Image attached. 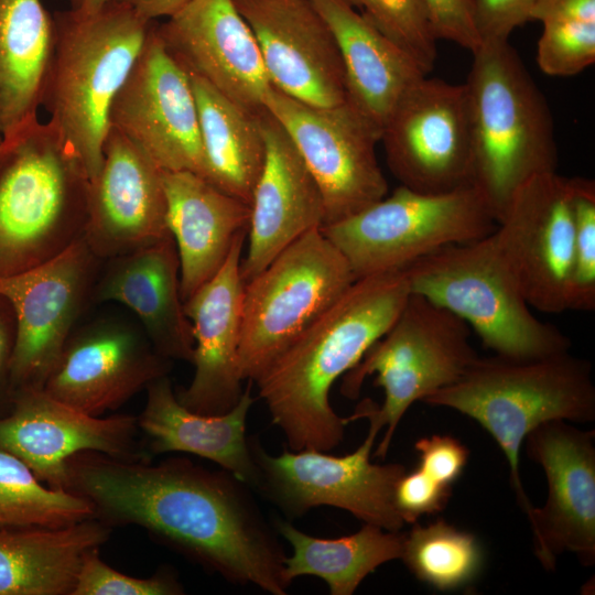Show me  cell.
<instances>
[{"label":"cell","mask_w":595,"mask_h":595,"mask_svg":"<svg viewBox=\"0 0 595 595\" xmlns=\"http://www.w3.org/2000/svg\"><path fill=\"white\" fill-rule=\"evenodd\" d=\"M64 488L85 497L107 524L142 527L230 583L288 593L286 554L273 522L253 489L223 468L82 452L66 463Z\"/></svg>","instance_id":"6da1fadb"},{"label":"cell","mask_w":595,"mask_h":595,"mask_svg":"<svg viewBox=\"0 0 595 595\" xmlns=\"http://www.w3.org/2000/svg\"><path fill=\"white\" fill-rule=\"evenodd\" d=\"M410 289L404 269L356 279L255 382L289 450L328 452L345 418L331 405L334 382L393 324Z\"/></svg>","instance_id":"7a4b0ae2"},{"label":"cell","mask_w":595,"mask_h":595,"mask_svg":"<svg viewBox=\"0 0 595 595\" xmlns=\"http://www.w3.org/2000/svg\"><path fill=\"white\" fill-rule=\"evenodd\" d=\"M89 176L52 122L37 118L0 140V279L83 238Z\"/></svg>","instance_id":"3957f363"},{"label":"cell","mask_w":595,"mask_h":595,"mask_svg":"<svg viewBox=\"0 0 595 595\" xmlns=\"http://www.w3.org/2000/svg\"><path fill=\"white\" fill-rule=\"evenodd\" d=\"M53 18L54 48L42 106L91 180L102 163L112 101L154 21L115 0L91 13L68 9Z\"/></svg>","instance_id":"277c9868"},{"label":"cell","mask_w":595,"mask_h":595,"mask_svg":"<svg viewBox=\"0 0 595 595\" xmlns=\"http://www.w3.org/2000/svg\"><path fill=\"white\" fill-rule=\"evenodd\" d=\"M588 360L567 351L517 359L478 357L464 375L423 402L454 409L477 421L497 442L509 464L517 501L529 517L519 453L527 435L551 420H595V385Z\"/></svg>","instance_id":"5b68a950"},{"label":"cell","mask_w":595,"mask_h":595,"mask_svg":"<svg viewBox=\"0 0 595 595\" xmlns=\"http://www.w3.org/2000/svg\"><path fill=\"white\" fill-rule=\"evenodd\" d=\"M464 83L470 115L473 186L497 221L530 177L556 171L548 102L509 42H484Z\"/></svg>","instance_id":"8992f818"},{"label":"cell","mask_w":595,"mask_h":595,"mask_svg":"<svg viewBox=\"0 0 595 595\" xmlns=\"http://www.w3.org/2000/svg\"><path fill=\"white\" fill-rule=\"evenodd\" d=\"M494 231L409 264L410 292L462 318L495 355L528 359L567 351L571 339L533 314Z\"/></svg>","instance_id":"52a82bcc"},{"label":"cell","mask_w":595,"mask_h":595,"mask_svg":"<svg viewBox=\"0 0 595 595\" xmlns=\"http://www.w3.org/2000/svg\"><path fill=\"white\" fill-rule=\"evenodd\" d=\"M469 326L426 298L411 293L398 317L359 363L343 376L340 393L356 399L368 376L383 389L378 405L363 400L346 424L368 419L386 428L375 456L383 458L400 420L415 401L458 380L479 357L470 343Z\"/></svg>","instance_id":"ba28073f"},{"label":"cell","mask_w":595,"mask_h":595,"mask_svg":"<svg viewBox=\"0 0 595 595\" xmlns=\"http://www.w3.org/2000/svg\"><path fill=\"white\" fill-rule=\"evenodd\" d=\"M497 224L474 186L428 194L399 185L389 196L321 230L358 279L404 269L448 245L478 240Z\"/></svg>","instance_id":"9c48e42d"},{"label":"cell","mask_w":595,"mask_h":595,"mask_svg":"<svg viewBox=\"0 0 595 595\" xmlns=\"http://www.w3.org/2000/svg\"><path fill=\"white\" fill-rule=\"evenodd\" d=\"M356 279L321 228L281 251L244 286L241 379L256 382Z\"/></svg>","instance_id":"30bf717a"},{"label":"cell","mask_w":595,"mask_h":595,"mask_svg":"<svg viewBox=\"0 0 595 595\" xmlns=\"http://www.w3.org/2000/svg\"><path fill=\"white\" fill-rule=\"evenodd\" d=\"M364 442L347 455L335 456L306 448H285L269 454L259 440L250 437L258 469L256 490L275 505L288 518L303 516L318 506L348 511L364 523L388 531L404 524L393 505V490L407 470L402 464H375L370 453L381 430L369 420Z\"/></svg>","instance_id":"8fae6325"},{"label":"cell","mask_w":595,"mask_h":595,"mask_svg":"<svg viewBox=\"0 0 595 595\" xmlns=\"http://www.w3.org/2000/svg\"><path fill=\"white\" fill-rule=\"evenodd\" d=\"M263 106L286 131L316 181L324 225L350 217L388 194L376 155L379 137L346 102L317 107L271 85Z\"/></svg>","instance_id":"7c38bea8"},{"label":"cell","mask_w":595,"mask_h":595,"mask_svg":"<svg viewBox=\"0 0 595 595\" xmlns=\"http://www.w3.org/2000/svg\"><path fill=\"white\" fill-rule=\"evenodd\" d=\"M400 185L440 194L473 186L474 152L467 93L426 75L400 98L380 134Z\"/></svg>","instance_id":"4fadbf2b"},{"label":"cell","mask_w":595,"mask_h":595,"mask_svg":"<svg viewBox=\"0 0 595 595\" xmlns=\"http://www.w3.org/2000/svg\"><path fill=\"white\" fill-rule=\"evenodd\" d=\"M101 262L84 238L26 271L1 278L15 317L9 382L13 394L42 389L89 300Z\"/></svg>","instance_id":"5bb4252c"},{"label":"cell","mask_w":595,"mask_h":595,"mask_svg":"<svg viewBox=\"0 0 595 595\" xmlns=\"http://www.w3.org/2000/svg\"><path fill=\"white\" fill-rule=\"evenodd\" d=\"M494 235L531 309L571 310L573 177L556 171L530 177L512 195Z\"/></svg>","instance_id":"9a60e30c"},{"label":"cell","mask_w":595,"mask_h":595,"mask_svg":"<svg viewBox=\"0 0 595 595\" xmlns=\"http://www.w3.org/2000/svg\"><path fill=\"white\" fill-rule=\"evenodd\" d=\"M155 22L112 101L109 122L162 171H188L204 178L198 111L191 77L163 46Z\"/></svg>","instance_id":"2e32d148"},{"label":"cell","mask_w":595,"mask_h":595,"mask_svg":"<svg viewBox=\"0 0 595 595\" xmlns=\"http://www.w3.org/2000/svg\"><path fill=\"white\" fill-rule=\"evenodd\" d=\"M171 367L141 326L101 318L73 332L42 389L83 413L102 416L167 376Z\"/></svg>","instance_id":"e0dca14e"},{"label":"cell","mask_w":595,"mask_h":595,"mask_svg":"<svg viewBox=\"0 0 595 595\" xmlns=\"http://www.w3.org/2000/svg\"><path fill=\"white\" fill-rule=\"evenodd\" d=\"M567 422H543L524 439L529 458L548 482L544 506L534 507L528 520L536 555L551 571L563 552L583 565L595 563V433Z\"/></svg>","instance_id":"ac0fdd59"},{"label":"cell","mask_w":595,"mask_h":595,"mask_svg":"<svg viewBox=\"0 0 595 595\" xmlns=\"http://www.w3.org/2000/svg\"><path fill=\"white\" fill-rule=\"evenodd\" d=\"M139 432L136 416H94L43 389H24L14 393L11 411L0 418V450L20 458L47 486L64 489L66 463L78 453L143 459Z\"/></svg>","instance_id":"d6986e66"},{"label":"cell","mask_w":595,"mask_h":595,"mask_svg":"<svg viewBox=\"0 0 595 595\" xmlns=\"http://www.w3.org/2000/svg\"><path fill=\"white\" fill-rule=\"evenodd\" d=\"M249 25L272 86L309 105L346 102L336 40L311 0H234Z\"/></svg>","instance_id":"ffe728a7"},{"label":"cell","mask_w":595,"mask_h":595,"mask_svg":"<svg viewBox=\"0 0 595 595\" xmlns=\"http://www.w3.org/2000/svg\"><path fill=\"white\" fill-rule=\"evenodd\" d=\"M169 236L163 171L110 126L101 166L89 180L84 240L105 261Z\"/></svg>","instance_id":"44dd1931"},{"label":"cell","mask_w":595,"mask_h":595,"mask_svg":"<svg viewBox=\"0 0 595 595\" xmlns=\"http://www.w3.org/2000/svg\"><path fill=\"white\" fill-rule=\"evenodd\" d=\"M155 31L171 57L238 105L260 112L271 83L234 0H190Z\"/></svg>","instance_id":"7402d4cb"},{"label":"cell","mask_w":595,"mask_h":595,"mask_svg":"<svg viewBox=\"0 0 595 595\" xmlns=\"http://www.w3.org/2000/svg\"><path fill=\"white\" fill-rule=\"evenodd\" d=\"M246 238L247 234L236 239L217 273L184 302L194 338V375L176 397L197 413H225L244 392L239 346L245 282L240 263Z\"/></svg>","instance_id":"603a6c76"},{"label":"cell","mask_w":595,"mask_h":595,"mask_svg":"<svg viewBox=\"0 0 595 595\" xmlns=\"http://www.w3.org/2000/svg\"><path fill=\"white\" fill-rule=\"evenodd\" d=\"M267 155L255 187L240 273L248 282L281 251L325 224L320 187L291 138L264 108L260 112Z\"/></svg>","instance_id":"cb8c5ba5"},{"label":"cell","mask_w":595,"mask_h":595,"mask_svg":"<svg viewBox=\"0 0 595 595\" xmlns=\"http://www.w3.org/2000/svg\"><path fill=\"white\" fill-rule=\"evenodd\" d=\"M105 261L93 299L130 309L161 355L191 363L194 338L184 311L180 259L172 236Z\"/></svg>","instance_id":"d4e9b609"},{"label":"cell","mask_w":595,"mask_h":595,"mask_svg":"<svg viewBox=\"0 0 595 595\" xmlns=\"http://www.w3.org/2000/svg\"><path fill=\"white\" fill-rule=\"evenodd\" d=\"M163 185L185 302L217 273L236 239L248 232L251 208L188 171H163Z\"/></svg>","instance_id":"484cf974"},{"label":"cell","mask_w":595,"mask_h":595,"mask_svg":"<svg viewBox=\"0 0 595 595\" xmlns=\"http://www.w3.org/2000/svg\"><path fill=\"white\" fill-rule=\"evenodd\" d=\"M238 402L221 414L191 411L177 399L167 376L151 382L137 418L153 454L190 453L209 459L256 490L258 469L247 437V418L255 402L247 381Z\"/></svg>","instance_id":"4316f807"},{"label":"cell","mask_w":595,"mask_h":595,"mask_svg":"<svg viewBox=\"0 0 595 595\" xmlns=\"http://www.w3.org/2000/svg\"><path fill=\"white\" fill-rule=\"evenodd\" d=\"M329 26L343 61L346 104L377 133L403 94L425 74L346 0H311Z\"/></svg>","instance_id":"83f0119b"},{"label":"cell","mask_w":595,"mask_h":595,"mask_svg":"<svg viewBox=\"0 0 595 595\" xmlns=\"http://www.w3.org/2000/svg\"><path fill=\"white\" fill-rule=\"evenodd\" d=\"M109 534L96 517L65 527L0 529V595H72L85 559Z\"/></svg>","instance_id":"f1b7e54d"},{"label":"cell","mask_w":595,"mask_h":595,"mask_svg":"<svg viewBox=\"0 0 595 595\" xmlns=\"http://www.w3.org/2000/svg\"><path fill=\"white\" fill-rule=\"evenodd\" d=\"M54 39L41 0H0V137L37 118Z\"/></svg>","instance_id":"f546056e"},{"label":"cell","mask_w":595,"mask_h":595,"mask_svg":"<svg viewBox=\"0 0 595 595\" xmlns=\"http://www.w3.org/2000/svg\"><path fill=\"white\" fill-rule=\"evenodd\" d=\"M191 83L198 111L204 180L250 205L267 155L261 111L238 105L201 78L191 77Z\"/></svg>","instance_id":"4dcf8cb0"},{"label":"cell","mask_w":595,"mask_h":595,"mask_svg":"<svg viewBox=\"0 0 595 595\" xmlns=\"http://www.w3.org/2000/svg\"><path fill=\"white\" fill-rule=\"evenodd\" d=\"M272 522L293 550L284 560L286 582L317 576L326 582L332 595L354 594L367 575L401 558L405 539L401 530L388 531L370 523L353 534L327 539L310 536L289 520L275 518Z\"/></svg>","instance_id":"1f68e13d"},{"label":"cell","mask_w":595,"mask_h":595,"mask_svg":"<svg viewBox=\"0 0 595 595\" xmlns=\"http://www.w3.org/2000/svg\"><path fill=\"white\" fill-rule=\"evenodd\" d=\"M400 559L416 580L445 592L472 584L485 556L474 534L437 519L428 526L413 523Z\"/></svg>","instance_id":"d6a6232c"},{"label":"cell","mask_w":595,"mask_h":595,"mask_svg":"<svg viewBox=\"0 0 595 595\" xmlns=\"http://www.w3.org/2000/svg\"><path fill=\"white\" fill-rule=\"evenodd\" d=\"M94 517L85 497L44 486L25 463L0 450V529L65 527Z\"/></svg>","instance_id":"836d02e7"},{"label":"cell","mask_w":595,"mask_h":595,"mask_svg":"<svg viewBox=\"0 0 595 595\" xmlns=\"http://www.w3.org/2000/svg\"><path fill=\"white\" fill-rule=\"evenodd\" d=\"M407 53L424 74L436 60V41L420 0H346Z\"/></svg>","instance_id":"e575fe53"},{"label":"cell","mask_w":595,"mask_h":595,"mask_svg":"<svg viewBox=\"0 0 595 595\" xmlns=\"http://www.w3.org/2000/svg\"><path fill=\"white\" fill-rule=\"evenodd\" d=\"M537 63L550 76H573L595 61V20L554 17L541 21Z\"/></svg>","instance_id":"d590c367"},{"label":"cell","mask_w":595,"mask_h":595,"mask_svg":"<svg viewBox=\"0 0 595 595\" xmlns=\"http://www.w3.org/2000/svg\"><path fill=\"white\" fill-rule=\"evenodd\" d=\"M573 275L571 311L595 309V183L573 177Z\"/></svg>","instance_id":"8d00e7d4"},{"label":"cell","mask_w":595,"mask_h":595,"mask_svg":"<svg viewBox=\"0 0 595 595\" xmlns=\"http://www.w3.org/2000/svg\"><path fill=\"white\" fill-rule=\"evenodd\" d=\"M184 588L177 576L162 570L151 577L141 578L123 574L99 556L95 550L85 559L72 595H178Z\"/></svg>","instance_id":"74e56055"},{"label":"cell","mask_w":595,"mask_h":595,"mask_svg":"<svg viewBox=\"0 0 595 595\" xmlns=\"http://www.w3.org/2000/svg\"><path fill=\"white\" fill-rule=\"evenodd\" d=\"M452 486L442 484L419 467L404 472L393 490L394 508L404 523H414L424 515L442 511L450 501Z\"/></svg>","instance_id":"f35d334b"},{"label":"cell","mask_w":595,"mask_h":595,"mask_svg":"<svg viewBox=\"0 0 595 595\" xmlns=\"http://www.w3.org/2000/svg\"><path fill=\"white\" fill-rule=\"evenodd\" d=\"M437 40L470 51L480 45L474 20V0H420Z\"/></svg>","instance_id":"ab89813d"},{"label":"cell","mask_w":595,"mask_h":595,"mask_svg":"<svg viewBox=\"0 0 595 595\" xmlns=\"http://www.w3.org/2000/svg\"><path fill=\"white\" fill-rule=\"evenodd\" d=\"M536 0H474V20L480 44L508 42L512 31L531 20Z\"/></svg>","instance_id":"60d3db41"},{"label":"cell","mask_w":595,"mask_h":595,"mask_svg":"<svg viewBox=\"0 0 595 595\" xmlns=\"http://www.w3.org/2000/svg\"><path fill=\"white\" fill-rule=\"evenodd\" d=\"M419 453V468L433 479L452 486L462 475L468 448L452 435L434 434L421 437L414 444Z\"/></svg>","instance_id":"b9f144b4"},{"label":"cell","mask_w":595,"mask_h":595,"mask_svg":"<svg viewBox=\"0 0 595 595\" xmlns=\"http://www.w3.org/2000/svg\"><path fill=\"white\" fill-rule=\"evenodd\" d=\"M15 342V317L11 304L0 295V381H8Z\"/></svg>","instance_id":"7bdbcfd3"},{"label":"cell","mask_w":595,"mask_h":595,"mask_svg":"<svg viewBox=\"0 0 595 595\" xmlns=\"http://www.w3.org/2000/svg\"><path fill=\"white\" fill-rule=\"evenodd\" d=\"M131 8L147 21L169 18L182 9L190 0H115Z\"/></svg>","instance_id":"ee69618b"},{"label":"cell","mask_w":595,"mask_h":595,"mask_svg":"<svg viewBox=\"0 0 595 595\" xmlns=\"http://www.w3.org/2000/svg\"><path fill=\"white\" fill-rule=\"evenodd\" d=\"M110 1L112 0H68L69 9L84 13L98 11Z\"/></svg>","instance_id":"f6af8a7d"},{"label":"cell","mask_w":595,"mask_h":595,"mask_svg":"<svg viewBox=\"0 0 595 595\" xmlns=\"http://www.w3.org/2000/svg\"><path fill=\"white\" fill-rule=\"evenodd\" d=\"M0 140H1V137H0Z\"/></svg>","instance_id":"bcb514c9"}]
</instances>
